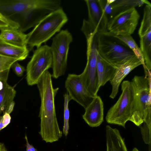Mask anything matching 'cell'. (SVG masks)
Masks as SVG:
<instances>
[{
  "instance_id": "cell-32",
  "label": "cell",
  "mask_w": 151,
  "mask_h": 151,
  "mask_svg": "<svg viewBox=\"0 0 151 151\" xmlns=\"http://www.w3.org/2000/svg\"><path fill=\"white\" fill-rule=\"evenodd\" d=\"M3 88V82L0 80V91Z\"/></svg>"
},
{
  "instance_id": "cell-15",
  "label": "cell",
  "mask_w": 151,
  "mask_h": 151,
  "mask_svg": "<svg viewBox=\"0 0 151 151\" xmlns=\"http://www.w3.org/2000/svg\"><path fill=\"white\" fill-rule=\"evenodd\" d=\"M106 133V151H128L124 139L118 129L107 125Z\"/></svg>"
},
{
  "instance_id": "cell-4",
  "label": "cell",
  "mask_w": 151,
  "mask_h": 151,
  "mask_svg": "<svg viewBox=\"0 0 151 151\" xmlns=\"http://www.w3.org/2000/svg\"><path fill=\"white\" fill-rule=\"evenodd\" d=\"M96 42L99 55L116 67L135 55L125 43L107 31L97 32Z\"/></svg>"
},
{
  "instance_id": "cell-5",
  "label": "cell",
  "mask_w": 151,
  "mask_h": 151,
  "mask_svg": "<svg viewBox=\"0 0 151 151\" xmlns=\"http://www.w3.org/2000/svg\"><path fill=\"white\" fill-rule=\"evenodd\" d=\"M122 93L116 102L108 111L106 120L108 123L125 128L133 111L134 96L130 81H124L121 84Z\"/></svg>"
},
{
  "instance_id": "cell-16",
  "label": "cell",
  "mask_w": 151,
  "mask_h": 151,
  "mask_svg": "<svg viewBox=\"0 0 151 151\" xmlns=\"http://www.w3.org/2000/svg\"><path fill=\"white\" fill-rule=\"evenodd\" d=\"M0 38L4 41L21 47H27V34L10 27L0 29Z\"/></svg>"
},
{
  "instance_id": "cell-14",
  "label": "cell",
  "mask_w": 151,
  "mask_h": 151,
  "mask_svg": "<svg viewBox=\"0 0 151 151\" xmlns=\"http://www.w3.org/2000/svg\"><path fill=\"white\" fill-rule=\"evenodd\" d=\"M85 109L82 117L86 122L91 127L100 126L104 121V104L101 97L95 96Z\"/></svg>"
},
{
  "instance_id": "cell-11",
  "label": "cell",
  "mask_w": 151,
  "mask_h": 151,
  "mask_svg": "<svg viewBox=\"0 0 151 151\" xmlns=\"http://www.w3.org/2000/svg\"><path fill=\"white\" fill-rule=\"evenodd\" d=\"M65 87L71 99L76 101L85 109L94 97L84 86L80 74H69L65 82Z\"/></svg>"
},
{
  "instance_id": "cell-18",
  "label": "cell",
  "mask_w": 151,
  "mask_h": 151,
  "mask_svg": "<svg viewBox=\"0 0 151 151\" xmlns=\"http://www.w3.org/2000/svg\"><path fill=\"white\" fill-rule=\"evenodd\" d=\"M27 47H21L9 43L0 38V55L17 59L18 61L25 59L29 55Z\"/></svg>"
},
{
  "instance_id": "cell-29",
  "label": "cell",
  "mask_w": 151,
  "mask_h": 151,
  "mask_svg": "<svg viewBox=\"0 0 151 151\" xmlns=\"http://www.w3.org/2000/svg\"><path fill=\"white\" fill-rule=\"evenodd\" d=\"M14 105L15 102L13 101L9 105L6 112L10 114L13 110Z\"/></svg>"
},
{
  "instance_id": "cell-6",
  "label": "cell",
  "mask_w": 151,
  "mask_h": 151,
  "mask_svg": "<svg viewBox=\"0 0 151 151\" xmlns=\"http://www.w3.org/2000/svg\"><path fill=\"white\" fill-rule=\"evenodd\" d=\"M73 41L72 35L67 29L60 31L52 39L50 47L52 60V76L54 78L57 79L65 74L70 45Z\"/></svg>"
},
{
  "instance_id": "cell-33",
  "label": "cell",
  "mask_w": 151,
  "mask_h": 151,
  "mask_svg": "<svg viewBox=\"0 0 151 151\" xmlns=\"http://www.w3.org/2000/svg\"><path fill=\"white\" fill-rule=\"evenodd\" d=\"M132 151H139L138 149L136 147L134 148Z\"/></svg>"
},
{
  "instance_id": "cell-30",
  "label": "cell",
  "mask_w": 151,
  "mask_h": 151,
  "mask_svg": "<svg viewBox=\"0 0 151 151\" xmlns=\"http://www.w3.org/2000/svg\"><path fill=\"white\" fill-rule=\"evenodd\" d=\"M5 127L3 122V116H0V131L5 128Z\"/></svg>"
},
{
  "instance_id": "cell-26",
  "label": "cell",
  "mask_w": 151,
  "mask_h": 151,
  "mask_svg": "<svg viewBox=\"0 0 151 151\" xmlns=\"http://www.w3.org/2000/svg\"><path fill=\"white\" fill-rule=\"evenodd\" d=\"M11 67L14 73L19 77L22 76L26 71L24 67L20 65L17 61L13 64Z\"/></svg>"
},
{
  "instance_id": "cell-24",
  "label": "cell",
  "mask_w": 151,
  "mask_h": 151,
  "mask_svg": "<svg viewBox=\"0 0 151 151\" xmlns=\"http://www.w3.org/2000/svg\"><path fill=\"white\" fill-rule=\"evenodd\" d=\"M114 1L119 6L125 9L137 6H140L144 4H151L149 1L146 0H116Z\"/></svg>"
},
{
  "instance_id": "cell-19",
  "label": "cell",
  "mask_w": 151,
  "mask_h": 151,
  "mask_svg": "<svg viewBox=\"0 0 151 151\" xmlns=\"http://www.w3.org/2000/svg\"><path fill=\"white\" fill-rule=\"evenodd\" d=\"M3 82V88L0 91V116L2 113L6 112L16 93L14 86L9 85L7 82Z\"/></svg>"
},
{
  "instance_id": "cell-21",
  "label": "cell",
  "mask_w": 151,
  "mask_h": 151,
  "mask_svg": "<svg viewBox=\"0 0 151 151\" xmlns=\"http://www.w3.org/2000/svg\"><path fill=\"white\" fill-rule=\"evenodd\" d=\"M18 61L15 58L0 55V80L7 82L10 68L13 64Z\"/></svg>"
},
{
  "instance_id": "cell-9",
  "label": "cell",
  "mask_w": 151,
  "mask_h": 151,
  "mask_svg": "<svg viewBox=\"0 0 151 151\" xmlns=\"http://www.w3.org/2000/svg\"><path fill=\"white\" fill-rule=\"evenodd\" d=\"M139 18L135 7L126 9L108 22L107 30L115 35H131L137 26Z\"/></svg>"
},
{
  "instance_id": "cell-20",
  "label": "cell",
  "mask_w": 151,
  "mask_h": 151,
  "mask_svg": "<svg viewBox=\"0 0 151 151\" xmlns=\"http://www.w3.org/2000/svg\"><path fill=\"white\" fill-rule=\"evenodd\" d=\"M98 0L108 22L119 12L125 9L118 6L114 0Z\"/></svg>"
},
{
  "instance_id": "cell-22",
  "label": "cell",
  "mask_w": 151,
  "mask_h": 151,
  "mask_svg": "<svg viewBox=\"0 0 151 151\" xmlns=\"http://www.w3.org/2000/svg\"><path fill=\"white\" fill-rule=\"evenodd\" d=\"M116 36L125 43L132 50L135 56L141 62L145 70V67L143 54L140 48L139 47L131 35H124Z\"/></svg>"
},
{
  "instance_id": "cell-25",
  "label": "cell",
  "mask_w": 151,
  "mask_h": 151,
  "mask_svg": "<svg viewBox=\"0 0 151 151\" xmlns=\"http://www.w3.org/2000/svg\"><path fill=\"white\" fill-rule=\"evenodd\" d=\"M19 27L18 24L7 19L0 12V29L8 27L18 29Z\"/></svg>"
},
{
  "instance_id": "cell-28",
  "label": "cell",
  "mask_w": 151,
  "mask_h": 151,
  "mask_svg": "<svg viewBox=\"0 0 151 151\" xmlns=\"http://www.w3.org/2000/svg\"><path fill=\"white\" fill-rule=\"evenodd\" d=\"M24 138L26 142V151H38L32 145L29 143L26 134L25 135Z\"/></svg>"
},
{
  "instance_id": "cell-8",
  "label": "cell",
  "mask_w": 151,
  "mask_h": 151,
  "mask_svg": "<svg viewBox=\"0 0 151 151\" xmlns=\"http://www.w3.org/2000/svg\"><path fill=\"white\" fill-rule=\"evenodd\" d=\"M52 63L50 47L45 45L37 48L27 65L26 79L28 85L37 84L43 74L52 67Z\"/></svg>"
},
{
  "instance_id": "cell-12",
  "label": "cell",
  "mask_w": 151,
  "mask_h": 151,
  "mask_svg": "<svg viewBox=\"0 0 151 151\" xmlns=\"http://www.w3.org/2000/svg\"><path fill=\"white\" fill-rule=\"evenodd\" d=\"M142 65L141 61L134 55L123 63L116 67L114 76L110 81L112 90L109 97L114 99L117 94L119 86L124 78L132 70Z\"/></svg>"
},
{
  "instance_id": "cell-10",
  "label": "cell",
  "mask_w": 151,
  "mask_h": 151,
  "mask_svg": "<svg viewBox=\"0 0 151 151\" xmlns=\"http://www.w3.org/2000/svg\"><path fill=\"white\" fill-rule=\"evenodd\" d=\"M138 34L140 48L144 59L145 73L151 69V4H147L144 8Z\"/></svg>"
},
{
  "instance_id": "cell-17",
  "label": "cell",
  "mask_w": 151,
  "mask_h": 151,
  "mask_svg": "<svg viewBox=\"0 0 151 151\" xmlns=\"http://www.w3.org/2000/svg\"><path fill=\"white\" fill-rule=\"evenodd\" d=\"M116 67L102 58L98 54L97 59V70L100 87L104 85L113 77Z\"/></svg>"
},
{
  "instance_id": "cell-2",
  "label": "cell",
  "mask_w": 151,
  "mask_h": 151,
  "mask_svg": "<svg viewBox=\"0 0 151 151\" xmlns=\"http://www.w3.org/2000/svg\"><path fill=\"white\" fill-rule=\"evenodd\" d=\"M151 74L135 76L130 81L134 96L132 115L129 121L139 126L144 122L151 125Z\"/></svg>"
},
{
  "instance_id": "cell-1",
  "label": "cell",
  "mask_w": 151,
  "mask_h": 151,
  "mask_svg": "<svg viewBox=\"0 0 151 151\" xmlns=\"http://www.w3.org/2000/svg\"><path fill=\"white\" fill-rule=\"evenodd\" d=\"M52 77V74L47 70L37 84L41 99L39 133L42 140L46 143L57 141L63 135L58 124L55 104V98L59 88L53 87Z\"/></svg>"
},
{
  "instance_id": "cell-7",
  "label": "cell",
  "mask_w": 151,
  "mask_h": 151,
  "mask_svg": "<svg viewBox=\"0 0 151 151\" xmlns=\"http://www.w3.org/2000/svg\"><path fill=\"white\" fill-rule=\"evenodd\" d=\"M87 44V62L83 72L80 75L84 86L93 97L97 95L99 86L97 70L98 51L95 35L86 38Z\"/></svg>"
},
{
  "instance_id": "cell-3",
  "label": "cell",
  "mask_w": 151,
  "mask_h": 151,
  "mask_svg": "<svg viewBox=\"0 0 151 151\" xmlns=\"http://www.w3.org/2000/svg\"><path fill=\"white\" fill-rule=\"evenodd\" d=\"M68 17L61 7L44 17L27 34V47L29 51L38 48L60 31L68 22Z\"/></svg>"
},
{
  "instance_id": "cell-31",
  "label": "cell",
  "mask_w": 151,
  "mask_h": 151,
  "mask_svg": "<svg viewBox=\"0 0 151 151\" xmlns=\"http://www.w3.org/2000/svg\"><path fill=\"white\" fill-rule=\"evenodd\" d=\"M0 151H8L4 144L0 142Z\"/></svg>"
},
{
  "instance_id": "cell-27",
  "label": "cell",
  "mask_w": 151,
  "mask_h": 151,
  "mask_svg": "<svg viewBox=\"0 0 151 151\" xmlns=\"http://www.w3.org/2000/svg\"><path fill=\"white\" fill-rule=\"evenodd\" d=\"M3 122L5 127L8 125L11 122V116L10 114L5 112L3 114Z\"/></svg>"
},
{
  "instance_id": "cell-23",
  "label": "cell",
  "mask_w": 151,
  "mask_h": 151,
  "mask_svg": "<svg viewBox=\"0 0 151 151\" xmlns=\"http://www.w3.org/2000/svg\"><path fill=\"white\" fill-rule=\"evenodd\" d=\"M64 125L63 129V133L66 137L67 136L69 129V120L70 112L68 108V104L72 99L68 93H65L64 95Z\"/></svg>"
},
{
  "instance_id": "cell-13",
  "label": "cell",
  "mask_w": 151,
  "mask_h": 151,
  "mask_svg": "<svg viewBox=\"0 0 151 151\" xmlns=\"http://www.w3.org/2000/svg\"><path fill=\"white\" fill-rule=\"evenodd\" d=\"M87 6L89 23L98 33L107 31L108 20L103 12L98 0H85Z\"/></svg>"
}]
</instances>
